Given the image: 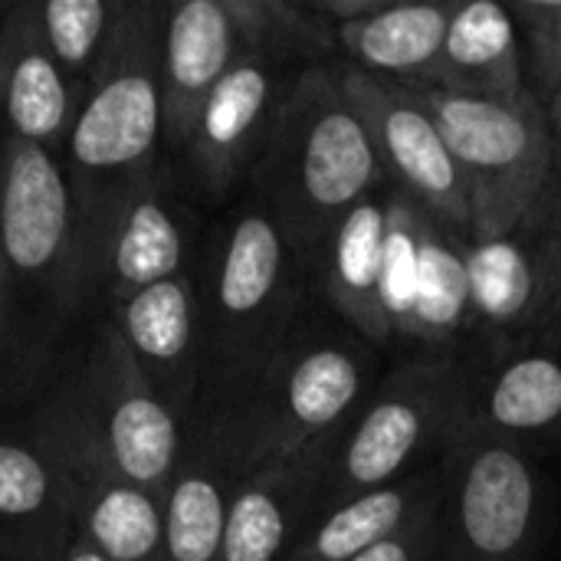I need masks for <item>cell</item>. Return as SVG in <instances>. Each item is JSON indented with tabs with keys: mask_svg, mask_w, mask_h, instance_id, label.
I'll return each instance as SVG.
<instances>
[{
	"mask_svg": "<svg viewBox=\"0 0 561 561\" xmlns=\"http://www.w3.org/2000/svg\"><path fill=\"white\" fill-rule=\"evenodd\" d=\"M194 286L204 342L197 401L243 398L309 309V263L247 187L204 230Z\"/></svg>",
	"mask_w": 561,
	"mask_h": 561,
	"instance_id": "1",
	"label": "cell"
},
{
	"mask_svg": "<svg viewBox=\"0 0 561 561\" xmlns=\"http://www.w3.org/2000/svg\"><path fill=\"white\" fill-rule=\"evenodd\" d=\"M385 184L371 135L342 89V69L329 62L302 66L286 85L247 187L309 260Z\"/></svg>",
	"mask_w": 561,
	"mask_h": 561,
	"instance_id": "2",
	"label": "cell"
},
{
	"mask_svg": "<svg viewBox=\"0 0 561 561\" xmlns=\"http://www.w3.org/2000/svg\"><path fill=\"white\" fill-rule=\"evenodd\" d=\"M164 16L168 0H122L115 43L82 99L66 145L62 164L79 207L89 309L95 253L115 201L141 171L168 158L161 105Z\"/></svg>",
	"mask_w": 561,
	"mask_h": 561,
	"instance_id": "3",
	"label": "cell"
},
{
	"mask_svg": "<svg viewBox=\"0 0 561 561\" xmlns=\"http://www.w3.org/2000/svg\"><path fill=\"white\" fill-rule=\"evenodd\" d=\"M467 371L450 352H421L385 371L335 450L316 516L434 467L463 421Z\"/></svg>",
	"mask_w": 561,
	"mask_h": 561,
	"instance_id": "4",
	"label": "cell"
},
{
	"mask_svg": "<svg viewBox=\"0 0 561 561\" xmlns=\"http://www.w3.org/2000/svg\"><path fill=\"white\" fill-rule=\"evenodd\" d=\"M0 270L66 335L92 325L82 227L62 158L0 138Z\"/></svg>",
	"mask_w": 561,
	"mask_h": 561,
	"instance_id": "5",
	"label": "cell"
},
{
	"mask_svg": "<svg viewBox=\"0 0 561 561\" xmlns=\"http://www.w3.org/2000/svg\"><path fill=\"white\" fill-rule=\"evenodd\" d=\"M434 115L467 187L473 240L510 237L546 194L556 171V135L529 89L516 102L414 89Z\"/></svg>",
	"mask_w": 561,
	"mask_h": 561,
	"instance_id": "6",
	"label": "cell"
},
{
	"mask_svg": "<svg viewBox=\"0 0 561 561\" xmlns=\"http://www.w3.org/2000/svg\"><path fill=\"white\" fill-rule=\"evenodd\" d=\"M378 352L339 316L306 309L253 391L233 398L250 417L260 463L352 424L385 378Z\"/></svg>",
	"mask_w": 561,
	"mask_h": 561,
	"instance_id": "7",
	"label": "cell"
},
{
	"mask_svg": "<svg viewBox=\"0 0 561 561\" xmlns=\"http://www.w3.org/2000/svg\"><path fill=\"white\" fill-rule=\"evenodd\" d=\"M444 457V561H536L549 510L536 457L463 421Z\"/></svg>",
	"mask_w": 561,
	"mask_h": 561,
	"instance_id": "8",
	"label": "cell"
},
{
	"mask_svg": "<svg viewBox=\"0 0 561 561\" xmlns=\"http://www.w3.org/2000/svg\"><path fill=\"white\" fill-rule=\"evenodd\" d=\"M62 371L118 473L164 496L184 450L187 417L145 378L118 329L108 319L92 322Z\"/></svg>",
	"mask_w": 561,
	"mask_h": 561,
	"instance_id": "9",
	"label": "cell"
},
{
	"mask_svg": "<svg viewBox=\"0 0 561 561\" xmlns=\"http://www.w3.org/2000/svg\"><path fill=\"white\" fill-rule=\"evenodd\" d=\"M23 414L69 477L79 513V539L105 561H164L161 496L118 473L66 371H59L49 391Z\"/></svg>",
	"mask_w": 561,
	"mask_h": 561,
	"instance_id": "10",
	"label": "cell"
},
{
	"mask_svg": "<svg viewBox=\"0 0 561 561\" xmlns=\"http://www.w3.org/2000/svg\"><path fill=\"white\" fill-rule=\"evenodd\" d=\"M194 204L171 158H161L125 187L95 253V322L128 296L194 270L204 240Z\"/></svg>",
	"mask_w": 561,
	"mask_h": 561,
	"instance_id": "11",
	"label": "cell"
},
{
	"mask_svg": "<svg viewBox=\"0 0 561 561\" xmlns=\"http://www.w3.org/2000/svg\"><path fill=\"white\" fill-rule=\"evenodd\" d=\"M260 467L240 401H201L164 503V561H220L224 529L240 483Z\"/></svg>",
	"mask_w": 561,
	"mask_h": 561,
	"instance_id": "12",
	"label": "cell"
},
{
	"mask_svg": "<svg viewBox=\"0 0 561 561\" xmlns=\"http://www.w3.org/2000/svg\"><path fill=\"white\" fill-rule=\"evenodd\" d=\"M342 89L371 135L388 187L404 191L447 233L473 243L463 174L414 89L385 82L355 66H342Z\"/></svg>",
	"mask_w": 561,
	"mask_h": 561,
	"instance_id": "13",
	"label": "cell"
},
{
	"mask_svg": "<svg viewBox=\"0 0 561 561\" xmlns=\"http://www.w3.org/2000/svg\"><path fill=\"white\" fill-rule=\"evenodd\" d=\"M296 72L240 56L207 95L174 168L197 204H227L243 194L270 141L279 102Z\"/></svg>",
	"mask_w": 561,
	"mask_h": 561,
	"instance_id": "14",
	"label": "cell"
},
{
	"mask_svg": "<svg viewBox=\"0 0 561 561\" xmlns=\"http://www.w3.org/2000/svg\"><path fill=\"white\" fill-rule=\"evenodd\" d=\"M352 424L263 460L237 490L220 561H286L316 519L322 483Z\"/></svg>",
	"mask_w": 561,
	"mask_h": 561,
	"instance_id": "15",
	"label": "cell"
},
{
	"mask_svg": "<svg viewBox=\"0 0 561 561\" xmlns=\"http://www.w3.org/2000/svg\"><path fill=\"white\" fill-rule=\"evenodd\" d=\"M79 539L69 477L26 414L0 421V561H62Z\"/></svg>",
	"mask_w": 561,
	"mask_h": 561,
	"instance_id": "16",
	"label": "cell"
},
{
	"mask_svg": "<svg viewBox=\"0 0 561 561\" xmlns=\"http://www.w3.org/2000/svg\"><path fill=\"white\" fill-rule=\"evenodd\" d=\"M473 319L506 335L542 329L561 299V237L526 217L510 237L467 247Z\"/></svg>",
	"mask_w": 561,
	"mask_h": 561,
	"instance_id": "17",
	"label": "cell"
},
{
	"mask_svg": "<svg viewBox=\"0 0 561 561\" xmlns=\"http://www.w3.org/2000/svg\"><path fill=\"white\" fill-rule=\"evenodd\" d=\"M108 319L125 339L135 365L184 417L194 414L204 378V342L194 270L154 283L112 306Z\"/></svg>",
	"mask_w": 561,
	"mask_h": 561,
	"instance_id": "18",
	"label": "cell"
},
{
	"mask_svg": "<svg viewBox=\"0 0 561 561\" xmlns=\"http://www.w3.org/2000/svg\"><path fill=\"white\" fill-rule=\"evenodd\" d=\"M240 59L237 30L227 0H174L168 3L161 36V105L164 151L174 161L187 135L217 89Z\"/></svg>",
	"mask_w": 561,
	"mask_h": 561,
	"instance_id": "19",
	"label": "cell"
},
{
	"mask_svg": "<svg viewBox=\"0 0 561 561\" xmlns=\"http://www.w3.org/2000/svg\"><path fill=\"white\" fill-rule=\"evenodd\" d=\"M463 424L500 437L536 460L561 454V362L552 352H516L467 371Z\"/></svg>",
	"mask_w": 561,
	"mask_h": 561,
	"instance_id": "20",
	"label": "cell"
},
{
	"mask_svg": "<svg viewBox=\"0 0 561 561\" xmlns=\"http://www.w3.org/2000/svg\"><path fill=\"white\" fill-rule=\"evenodd\" d=\"M82 108L36 23V0L3 3V135L66 158Z\"/></svg>",
	"mask_w": 561,
	"mask_h": 561,
	"instance_id": "21",
	"label": "cell"
},
{
	"mask_svg": "<svg viewBox=\"0 0 561 561\" xmlns=\"http://www.w3.org/2000/svg\"><path fill=\"white\" fill-rule=\"evenodd\" d=\"M385 233L388 210L385 194L358 204L332 237L309 253V289L368 345L385 348L394 329L385 312L381 279H385Z\"/></svg>",
	"mask_w": 561,
	"mask_h": 561,
	"instance_id": "22",
	"label": "cell"
},
{
	"mask_svg": "<svg viewBox=\"0 0 561 561\" xmlns=\"http://www.w3.org/2000/svg\"><path fill=\"white\" fill-rule=\"evenodd\" d=\"M457 0H388L378 13L335 26L355 69L404 89H431Z\"/></svg>",
	"mask_w": 561,
	"mask_h": 561,
	"instance_id": "23",
	"label": "cell"
},
{
	"mask_svg": "<svg viewBox=\"0 0 561 561\" xmlns=\"http://www.w3.org/2000/svg\"><path fill=\"white\" fill-rule=\"evenodd\" d=\"M431 89L493 102H516L529 92L523 76L519 26L510 7L496 0L457 3Z\"/></svg>",
	"mask_w": 561,
	"mask_h": 561,
	"instance_id": "24",
	"label": "cell"
},
{
	"mask_svg": "<svg viewBox=\"0 0 561 561\" xmlns=\"http://www.w3.org/2000/svg\"><path fill=\"white\" fill-rule=\"evenodd\" d=\"M447 480V457L398 483L368 490L312 519L286 561H352L408 526Z\"/></svg>",
	"mask_w": 561,
	"mask_h": 561,
	"instance_id": "25",
	"label": "cell"
},
{
	"mask_svg": "<svg viewBox=\"0 0 561 561\" xmlns=\"http://www.w3.org/2000/svg\"><path fill=\"white\" fill-rule=\"evenodd\" d=\"M69 352V335L0 270V421L30 411L59 378Z\"/></svg>",
	"mask_w": 561,
	"mask_h": 561,
	"instance_id": "26",
	"label": "cell"
},
{
	"mask_svg": "<svg viewBox=\"0 0 561 561\" xmlns=\"http://www.w3.org/2000/svg\"><path fill=\"white\" fill-rule=\"evenodd\" d=\"M467 247L470 240L447 233L434 217H427L424 243H421L417 296L404 332V339L427 345V352H447V345L473 319Z\"/></svg>",
	"mask_w": 561,
	"mask_h": 561,
	"instance_id": "27",
	"label": "cell"
},
{
	"mask_svg": "<svg viewBox=\"0 0 561 561\" xmlns=\"http://www.w3.org/2000/svg\"><path fill=\"white\" fill-rule=\"evenodd\" d=\"M240 56L289 69L293 62L319 66L335 49V26L306 0H227Z\"/></svg>",
	"mask_w": 561,
	"mask_h": 561,
	"instance_id": "28",
	"label": "cell"
},
{
	"mask_svg": "<svg viewBox=\"0 0 561 561\" xmlns=\"http://www.w3.org/2000/svg\"><path fill=\"white\" fill-rule=\"evenodd\" d=\"M122 20V0H36V23L53 59L85 99Z\"/></svg>",
	"mask_w": 561,
	"mask_h": 561,
	"instance_id": "29",
	"label": "cell"
},
{
	"mask_svg": "<svg viewBox=\"0 0 561 561\" xmlns=\"http://www.w3.org/2000/svg\"><path fill=\"white\" fill-rule=\"evenodd\" d=\"M385 210H388V233H385V312L394 329V339H404L414 296H417V273H421V243L427 227V210L398 187H385Z\"/></svg>",
	"mask_w": 561,
	"mask_h": 561,
	"instance_id": "30",
	"label": "cell"
},
{
	"mask_svg": "<svg viewBox=\"0 0 561 561\" xmlns=\"http://www.w3.org/2000/svg\"><path fill=\"white\" fill-rule=\"evenodd\" d=\"M516 26L526 33L533 69L539 79V102L552 122V131H561V0H516L510 3Z\"/></svg>",
	"mask_w": 561,
	"mask_h": 561,
	"instance_id": "31",
	"label": "cell"
},
{
	"mask_svg": "<svg viewBox=\"0 0 561 561\" xmlns=\"http://www.w3.org/2000/svg\"><path fill=\"white\" fill-rule=\"evenodd\" d=\"M447 486V480H444ZM440 500L444 490L394 536L378 542L352 561H444V526H440Z\"/></svg>",
	"mask_w": 561,
	"mask_h": 561,
	"instance_id": "32",
	"label": "cell"
},
{
	"mask_svg": "<svg viewBox=\"0 0 561 561\" xmlns=\"http://www.w3.org/2000/svg\"><path fill=\"white\" fill-rule=\"evenodd\" d=\"M529 217H536L546 230H552L556 237H561V131L556 135V171H552V181H549L546 194L539 197V204L529 210Z\"/></svg>",
	"mask_w": 561,
	"mask_h": 561,
	"instance_id": "33",
	"label": "cell"
},
{
	"mask_svg": "<svg viewBox=\"0 0 561 561\" xmlns=\"http://www.w3.org/2000/svg\"><path fill=\"white\" fill-rule=\"evenodd\" d=\"M536 342H539L542 352L561 355V299L556 302V309L549 312V319L542 322V329L536 332Z\"/></svg>",
	"mask_w": 561,
	"mask_h": 561,
	"instance_id": "34",
	"label": "cell"
},
{
	"mask_svg": "<svg viewBox=\"0 0 561 561\" xmlns=\"http://www.w3.org/2000/svg\"><path fill=\"white\" fill-rule=\"evenodd\" d=\"M62 561H105V559H102V556H99V552H95L89 542L76 539V542H72V549L66 552V559Z\"/></svg>",
	"mask_w": 561,
	"mask_h": 561,
	"instance_id": "35",
	"label": "cell"
},
{
	"mask_svg": "<svg viewBox=\"0 0 561 561\" xmlns=\"http://www.w3.org/2000/svg\"><path fill=\"white\" fill-rule=\"evenodd\" d=\"M0 131H3V3H0Z\"/></svg>",
	"mask_w": 561,
	"mask_h": 561,
	"instance_id": "36",
	"label": "cell"
},
{
	"mask_svg": "<svg viewBox=\"0 0 561 561\" xmlns=\"http://www.w3.org/2000/svg\"><path fill=\"white\" fill-rule=\"evenodd\" d=\"M0 138H3V131H0Z\"/></svg>",
	"mask_w": 561,
	"mask_h": 561,
	"instance_id": "37",
	"label": "cell"
}]
</instances>
